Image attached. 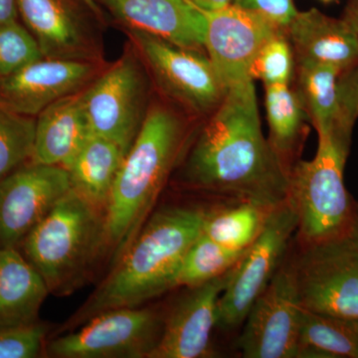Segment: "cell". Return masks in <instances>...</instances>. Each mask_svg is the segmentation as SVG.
I'll return each mask as SVG.
<instances>
[{"label":"cell","instance_id":"6da1fadb","mask_svg":"<svg viewBox=\"0 0 358 358\" xmlns=\"http://www.w3.org/2000/svg\"><path fill=\"white\" fill-rule=\"evenodd\" d=\"M178 164L183 187L218 201L275 207L288 197L289 173L264 136L254 80L227 89Z\"/></svg>","mask_w":358,"mask_h":358},{"label":"cell","instance_id":"7a4b0ae2","mask_svg":"<svg viewBox=\"0 0 358 358\" xmlns=\"http://www.w3.org/2000/svg\"><path fill=\"white\" fill-rule=\"evenodd\" d=\"M210 205H167L150 214L110 275L73 320L84 324L112 308L140 307L169 289Z\"/></svg>","mask_w":358,"mask_h":358},{"label":"cell","instance_id":"3957f363","mask_svg":"<svg viewBox=\"0 0 358 358\" xmlns=\"http://www.w3.org/2000/svg\"><path fill=\"white\" fill-rule=\"evenodd\" d=\"M192 136L187 122L173 108L159 103L148 110L106 206L107 251L113 266L154 212Z\"/></svg>","mask_w":358,"mask_h":358},{"label":"cell","instance_id":"277c9868","mask_svg":"<svg viewBox=\"0 0 358 358\" xmlns=\"http://www.w3.org/2000/svg\"><path fill=\"white\" fill-rule=\"evenodd\" d=\"M50 294L80 288L96 259L107 251L105 210L71 188L20 247Z\"/></svg>","mask_w":358,"mask_h":358},{"label":"cell","instance_id":"5b68a950","mask_svg":"<svg viewBox=\"0 0 358 358\" xmlns=\"http://www.w3.org/2000/svg\"><path fill=\"white\" fill-rule=\"evenodd\" d=\"M317 136L315 157L299 160L289 176L288 199L298 217L296 240L301 247L350 236L358 214V202L343 179L350 148L329 134Z\"/></svg>","mask_w":358,"mask_h":358},{"label":"cell","instance_id":"8992f818","mask_svg":"<svg viewBox=\"0 0 358 358\" xmlns=\"http://www.w3.org/2000/svg\"><path fill=\"white\" fill-rule=\"evenodd\" d=\"M164 315L155 308H112L94 315L78 331L45 345L55 358H150L159 343Z\"/></svg>","mask_w":358,"mask_h":358},{"label":"cell","instance_id":"52a82bcc","mask_svg":"<svg viewBox=\"0 0 358 358\" xmlns=\"http://www.w3.org/2000/svg\"><path fill=\"white\" fill-rule=\"evenodd\" d=\"M289 261L301 307L358 320V243L350 235L299 246Z\"/></svg>","mask_w":358,"mask_h":358},{"label":"cell","instance_id":"ba28073f","mask_svg":"<svg viewBox=\"0 0 358 358\" xmlns=\"http://www.w3.org/2000/svg\"><path fill=\"white\" fill-rule=\"evenodd\" d=\"M298 228V217L287 197L273 209L258 239L233 268L219 298L217 327L236 329L243 324L250 308L262 294L288 255Z\"/></svg>","mask_w":358,"mask_h":358},{"label":"cell","instance_id":"9c48e42d","mask_svg":"<svg viewBox=\"0 0 358 358\" xmlns=\"http://www.w3.org/2000/svg\"><path fill=\"white\" fill-rule=\"evenodd\" d=\"M301 301L287 255L250 308L239 338L245 358H300Z\"/></svg>","mask_w":358,"mask_h":358},{"label":"cell","instance_id":"30bf717a","mask_svg":"<svg viewBox=\"0 0 358 358\" xmlns=\"http://www.w3.org/2000/svg\"><path fill=\"white\" fill-rule=\"evenodd\" d=\"M63 166L29 162L0 179V248H17L69 192Z\"/></svg>","mask_w":358,"mask_h":358},{"label":"cell","instance_id":"8fae6325","mask_svg":"<svg viewBox=\"0 0 358 358\" xmlns=\"http://www.w3.org/2000/svg\"><path fill=\"white\" fill-rule=\"evenodd\" d=\"M145 81L138 65L124 58L81 94L92 133L128 152L143 124Z\"/></svg>","mask_w":358,"mask_h":358},{"label":"cell","instance_id":"7c38bea8","mask_svg":"<svg viewBox=\"0 0 358 358\" xmlns=\"http://www.w3.org/2000/svg\"><path fill=\"white\" fill-rule=\"evenodd\" d=\"M134 34L157 82L171 98L205 117L222 102L227 90L207 56L148 33Z\"/></svg>","mask_w":358,"mask_h":358},{"label":"cell","instance_id":"4fadbf2b","mask_svg":"<svg viewBox=\"0 0 358 358\" xmlns=\"http://www.w3.org/2000/svg\"><path fill=\"white\" fill-rule=\"evenodd\" d=\"M204 13V49L226 90L254 80L252 67L263 45L286 31L260 14L234 3Z\"/></svg>","mask_w":358,"mask_h":358},{"label":"cell","instance_id":"5bb4252c","mask_svg":"<svg viewBox=\"0 0 358 358\" xmlns=\"http://www.w3.org/2000/svg\"><path fill=\"white\" fill-rule=\"evenodd\" d=\"M234 267L211 281L186 288L188 291L164 315L162 336L150 358L214 357L211 334L217 327L218 301Z\"/></svg>","mask_w":358,"mask_h":358},{"label":"cell","instance_id":"9a60e30c","mask_svg":"<svg viewBox=\"0 0 358 358\" xmlns=\"http://www.w3.org/2000/svg\"><path fill=\"white\" fill-rule=\"evenodd\" d=\"M93 74L94 66L86 60L40 59L0 77V107L30 117L39 115L60 99L77 93Z\"/></svg>","mask_w":358,"mask_h":358},{"label":"cell","instance_id":"2e32d148","mask_svg":"<svg viewBox=\"0 0 358 358\" xmlns=\"http://www.w3.org/2000/svg\"><path fill=\"white\" fill-rule=\"evenodd\" d=\"M134 31L154 35L188 50L204 49L206 16L189 0H103Z\"/></svg>","mask_w":358,"mask_h":358},{"label":"cell","instance_id":"e0dca14e","mask_svg":"<svg viewBox=\"0 0 358 358\" xmlns=\"http://www.w3.org/2000/svg\"><path fill=\"white\" fill-rule=\"evenodd\" d=\"M296 61L333 66L345 71L358 62V35L345 20L317 9L299 11L286 29Z\"/></svg>","mask_w":358,"mask_h":358},{"label":"cell","instance_id":"ac0fdd59","mask_svg":"<svg viewBox=\"0 0 358 358\" xmlns=\"http://www.w3.org/2000/svg\"><path fill=\"white\" fill-rule=\"evenodd\" d=\"M92 134L81 94L60 99L38 115L30 162L66 169Z\"/></svg>","mask_w":358,"mask_h":358},{"label":"cell","instance_id":"d6986e66","mask_svg":"<svg viewBox=\"0 0 358 358\" xmlns=\"http://www.w3.org/2000/svg\"><path fill=\"white\" fill-rule=\"evenodd\" d=\"M49 294L43 278L20 249L0 248V329L38 322Z\"/></svg>","mask_w":358,"mask_h":358},{"label":"cell","instance_id":"ffe728a7","mask_svg":"<svg viewBox=\"0 0 358 358\" xmlns=\"http://www.w3.org/2000/svg\"><path fill=\"white\" fill-rule=\"evenodd\" d=\"M17 6L44 58L84 60L88 53L84 32L62 0H17Z\"/></svg>","mask_w":358,"mask_h":358},{"label":"cell","instance_id":"44dd1931","mask_svg":"<svg viewBox=\"0 0 358 358\" xmlns=\"http://www.w3.org/2000/svg\"><path fill=\"white\" fill-rule=\"evenodd\" d=\"M126 155L114 141L92 134L66 167L71 188L90 203L106 210Z\"/></svg>","mask_w":358,"mask_h":358},{"label":"cell","instance_id":"7402d4cb","mask_svg":"<svg viewBox=\"0 0 358 358\" xmlns=\"http://www.w3.org/2000/svg\"><path fill=\"white\" fill-rule=\"evenodd\" d=\"M268 143L287 173H291L306 138L303 109L289 84L265 85Z\"/></svg>","mask_w":358,"mask_h":358},{"label":"cell","instance_id":"603a6c76","mask_svg":"<svg viewBox=\"0 0 358 358\" xmlns=\"http://www.w3.org/2000/svg\"><path fill=\"white\" fill-rule=\"evenodd\" d=\"M275 207L253 202L211 204L202 234L226 248L245 251L260 236Z\"/></svg>","mask_w":358,"mask_h":358},{"label":"cell","instance_id":"cb8c5ba5","mask_svg":"<svg viewBox=\"0 0 358 358\" xmlns=\"http://www.w3.org/2000/svg\"><path fill=\"white\" fill-rule=\"evenodd\" d=\"M300 358H358V320L301 307Z\"/></svg>","mask_w":358,"mask_h":358},{"label":"cell","instance_id":"d4e9b609","mask_svg":"<svg viewBox=\"0 0 358 358\" xmlns=\"http://www.w3.org/2000/svg\"><path fill=\"white\" fill-rule=\"evenodd\" d=\"M296 95L303 112L312 121L317 134L331 128L336 102L338 81L341 71L333 66L296 61Z\"/></svg>","mask_w":358,"mask_h":358},{"label":"cell","instance_id":"484cf974","mask_svg":"<svg viewBox=\"0 0 358 358\" xmlns=\"http://www.w3.org/2000/svg\"><path fill=\"white\" fill-rule=\"evenodd\" d=\"M246 251L226 248L201 233L183 259L176 288H192L225 274L237 265Z\"/></svg>","mask_w":358,"mask_h":358},{"label":"cell","instance_id":"4316f807","mask_svg":"<svg viewBox=\"0 0 358 358\" xmlns=\"http://www.w3.org/2000/svg\"><path fill=\"white\" fill-rule=\"evenodd\" d=\"M36 121L0 107V179L31 160Z\"/></svg>","mask_w":358,"mask_h":358},{"label":"cell","instance_id":"83f0119b","mask_svg":"<svg viewBox=\"0 0 358 358\" xmlns=\"http://www.w3.org/2000/svg\"><path fill=\"white\" fill-rule=\"evenodd\" d=\"M44 58L38 42L17 20L0 24V77Z\"/></svg>","mask_w":358,"mask_h":358},{"label":"cell","instance_id":"f1b7e54d","mask_svg":"<svg viewBox=\"0 0 358 358\" xmlns=\"http://www.w3.org/2000/svg\"><path fill=\"white\" fill-rule=\"evenodd\" d=\"M294 52L286 31L278 33L263 45L251 75L265 85L289 84L294 73Z\"/></svg>","mask_w":358,"mask_h":358},{"label":"cell","instance_id":"f546056e","mask_svg":"<svg viewBox=\"0 0 358 358\" xmlns=\"http://www.w3.org/2000/svg\"><path fill=\"white\" fill-rule=\"evenodd\" d=\"M357 119L358 62L339 74L336 114L327 133L343 147L350 148L353 126Z\"/></svg>","mask_w":358,"mask_h":358},{"label":"cell","instance_id":"4dcf8cb0","mask_svg":"<svg viewBox=\"0 0 358 358\" xmlns=\"http://www.w3.org/2000/svg\"><path fill=\"white\" fill-rule=\"evenodd\" d=\"M47 326L40 322L0 329V358H36L44 352Z\"/></svg>","mask_w":358,"mask_h":358},{"label":"cell","instance_id":"1f68e13d","mask_svg":"<svg viewBox=\"0 0 358 358\" xmlns=\"http://www.w3.org/2000/svg\"><path fill=\"white\" fill-rule=\"evenodd\" d=\"M233 3L260 14L282 29H287L299 13L293 0H234Z\"/></svg>","mask_w":358,"mask_h":358},{"label":"cell","instance_id":"d6a6232c","mask_svg":"<svg viewBox=\"0 0 358 358\" xmlns=\"http://www.w3.org/2000/svg\"><path fill=\"white\" fill-rule=\"evenodd\" d=\"M17 0H0V24L17 20Z\"/></svg>","mask_w":358,"mask_h":358},{"label":"cell","instance_id":"836d02e7","mask_svg":"<svg viewBox=\"0 0 358 358\" xmlns=\"http://www.w3.org/2000/svg\"><path fill=\"white\" fill-rule=\"evenodd\" d=\"M194 6L204 11H215L231 6L234 0H189Z\"/></svg>","mask_w":358,"mask_h":358},{"label":"cell","instance_id":"e575fe53","mask_svg":"<svg viewBox=\"0 0 358 358\" xmlns=\"http://www.w3.org/2000/svg\"><path fill=\"white\" fill-rule=\"evenodd\" d=\"M345 20L352 28L353 31L358 35V0L348 9Z\"/></svg>","mask_w":358,"mask_h":358},{"label":"cell","instance_id":"d590c367","mask_svg":"<svg viewBox=\"0 0 358 358\" xmlns=\"http://www.w3.org/2000/svg\"><path fill=\"white\" fill-rule=\"evenodd\" d=\"M82 2L85 4V6H88L90 10L93 11L94 13L98 14L100 13L99 10V7L96 6L95 0H81Z\"/></svg>","mask_w":358,"mask_h":358},{"label":"cell","instance_id":"8d00e7d4","mask_svg":"<svg viewBox=\"0 0 358 358\" xmlns=\"http://www.w3.org/2000/svg\"><path fill=\"white\" fill-rule=\"evenodd\" d=\"M350 236L353 238V239L355 240V241L358 243V214H357V222L355 224V227H353V230L352 232V234H350Z\"/></svg>","mask_w":358,"mask_h":358},{"label":"cell","instance_id":"74e56055","mask_svg":"<svg viewBox=\"0 0 358 358\" xmlns=\"http://www.w3.org/2000/svg\"><path fill=\"white\" fill-rule=\"evenodd\" d=\"M322 2H324V3H329V2L334 1V0H322Z\"/></svg>","mask_w":358,"mask_h":358}]
</instances>
